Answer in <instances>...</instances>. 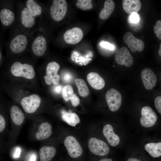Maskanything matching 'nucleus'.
<instances>
[{"mask_svg": "<svg viewBox=\"0 0 161 161\" xmlns=\"http://www.w3.org/2000/svg\"><path fill=\"white\" fill-rule=\"evenodd\" d=\"M47 48V43L45 38L42 36L37 37L32 46V50L37 56H41L45 53Z\"/></svg>", "mask_w": 161, "mask_h": 161, "instance_id": "obj_14", "label": "nucleus"}, {"mask_svg": "<svg viewBox=\"0 0 161 161\" xmlns=\"http://www.w3.org/2000/svg\"><path fill=\"white\" fill-rule=\"evenodd\" d=\"M145 150L152 157H158L161 155V143H149L145 146Z\"/></svg>", "mask_w": 161, "mask_h": 161, "instance_id": "obj_24", "label": "nucleus"}, {"mask_svg": "<svg viewBox=\"0 0 161 161\" xmlns=\"http://www.w3.org/2000/svg\"><path fill=\"white\" fill-rule=\"evenodd\" d=\"M115 60L118 64L124 65L127 67L131 66L134 63L133 58L128 49L126 47H122L117 51Z\"/></svg>", "mask_w": 161, "mask_h": 161, "instance_id": "obj_10", "label": "nucleus"}, {"mask_svg": "<svg viewBox=\"0 0 161 161\" xmlns=\"http://www.w3.org/2000/svg\"><path fill=\"white\" fill-rule=\"evenodd\" d=\"M154 33L156 34L157 37L159 39H161V21L158 20L154 27Z\"/></svg>", "mask_w": 161, "mask_h": 161, "instance_id": "obj_30", "label": "nucleus"}, {"mask_svg": "<svg viewBox=\"0 0 161 161\" xmlns=\"http://www.w3.org/2000/svg\"><path fill=\"white\" fill-rule=\"evenodd\" d=\"M158 54L160 56H161V43H160V47H159V49L158 50Z\"/></svg>", "mask_w": 161, "mask_h": 161, "instance_id": "obj_41", "label": "nucleus"}, {"mask_svg": "<svg viewBox=\"0 0 161 161\" xmlns=\"http://www.w3.org/2000/svg\"><path fill=\"white\" fill-rule=\"evenodd\" d=\"M115 4L112 0H106L104 3V7L100 12L99 16L102 20H106L111 16L114 9Z\"/></svg>", "mask_w": 161, "mask_h": 161, "instance_id": "obj_21", "label": "nucleus"}, {"mask_svg": "<svg viewBox=\"0 0 161 161\" xmlns=\"http://www.w3.org/2000/svg\"><path fill=\"white\" fill-rule=\"evenodd\" d=\"M67 5L65 0H54L50 10V13L52 18L59 21L63 19L66 14Z\"/></svg>", "mask_w": 161, "mask_h": 161, "instance_id": "obj_2", "label": "nucleus"}, {"mask_svg": "<svg viewBox=\"0 0 161 161\" xmlns=\"http://www.w3.org/2000/svg\"><path fill=\"white\" fill-rule=\"evenodd\" d=\"M61 117L63 120L72 126H75L80 122L79 117L74 113H68L63 111Z\"/></svg>", "mask_w": 161, "mask_h": 161, "instance_id": "obj_25", "label": "nucleus"}, {"mask_svg": "<svg viewBox=\"0 0 161 161\" xmlns=\"http://www.w3.org/2000/svg\"><path fill=\"white\" fill-rule=\"evenodd\" d=\"M71 103L74 106H78L80 102V100L76 94H74L70 100Z\"/></svg>", "mask_w": 161, "mask_h": 161, "instance_id": "obj_32", "label": "nucleus"}, {"mask_svg": "<svg viewBox=\"0 0 161 161\" xmlns=\"http://www.w3.org/2000/svg\"><path fill=\"white\" fill-rule=\"evenodd\" d=\"M75 82L78 88V93L80 96L85 97L89 95V90L83 80L77 78L75 80Z\"/></svg>", "mask_w": 161, "mask_h": 161, "instance_id": "obj_27", "label": "nucleus"}, {"mask_svg": "<svg viewBox=\"0 0 161 161\" xmlns=\"http://www.w3.org/2000/svg\"><path fill=\"white\" fill-rule=\"evenodd\" d=\"M64 144L71 157L77 158L82 154V148L79 142L73 136H69L66 137Z\"/></svg>", "mask_w": 161, "mask_h": 161, "instance_id": "obj_5", "label": "nucleus"}, {"mask_svg": "<svg viewBox=\"0 0 161 161\" xmlns=\"http://www.w3.org/2000/svg\"><path fill=\"white\" fill-rule=\"evenodd\" d=\"M127 161H140V160L135 158H131L128 159Z\"/></svg>", "mask_w": 161, "mask_h": 161, "instance_id": "obj_39", "label": "nucleus"}, {"mask_svg": "<svg viewBox=\"0 0 161 161\" xmlns=\"http://www.w3.org/2000/svg\"><path fill=\"white\" fill-rule=\"evenodd\" d=\"M105 98L111 111L114 112L119 109L121 104L122 96L118 90L113 88L108 90L106 94Z\"/></svg>", "mask_w": 161, "mask_h": 161, "instance_id": "obj_7", "label": "nucleus"}, {"mask_svg": "<svg viewBox=\"0 0 161 161\" xmlns=\"http://www.w3.org/2000/svg\"><path fill=\"white\" fill-rule=\"evenodd\" d=\"M10 115L12 120L16 125H21L24 120L25 116L23 112L16 105H13L11 108Z\"/></svg>", "mask_w": 161, "mask_h": 161, "instance_id": "obj_19", "label": "nucleus"}, {"mask_svg": "<svg viewBox=\"0 0 161 161\" xmlns=\"http://www.w3.org/2000/svg\"><path fill=\"white\" fill-rule=\"evenodd\" d=\"M52 127L51 124L47 122L42 123L38 127V131L35 135L36 139L41 140L47 138L52 134Z\"/></svg>", "mask_w": 161, "mask_h": 161, "instance_id": "obj_18", "label": "nucleus"}, {"mask_svg": "<svg viewBox=\"0 0 161 161\" xmlns=\"http://www.w3.org/2000/svg\"><path fill=\"white\" fill-rule=\"evenodd\" d=\"M87 79L89 84L95 89H101L105 86L104 79L96 72L89 73L87 75Z\"/></svg>", "mask_w": 161, "mask_h": 161, "instance_id": "obj_15", "label": "nucleus"}, {"mask_svg": "<svg viewBox=\"0 0 161 161\" xmlns=\"http://www.w3.org/2000/svg\"><path fill=\"white\" fill-rule=\"evenodd\" d=\"M74 94L73 89L70 85H66L64 86L62 91V96L65 101H67L70 100Z\"/></svg>", "mask_w": 161, "mask_h": 161, "instance_id": "obj_28", "label": "nucleus"}, {"mask_svg": "<svg viewBox=\"0 0 161 161\" xmlns=\"http://www.w3.org/2000/svg\"><path fill=\"white\" fill-rule=\"evenodd\" d=\"M21 20L22 24L27 28L31 27L35 24L34 17L31 15L26 7L21 12Z\"/></svg>", "mask_w": 161, "mask_h": 161, "instance_id": "obj_22", "label": "nucleus"}, {"mask_svg": "<svg viewBox=\"0 0 161 161\" xmlns=\"http://www.w3.org/2000/svg\"><path fill=\"white\" fill-rule=\"evenodd\" d=\"M26 5L29 11L34 17L41 15L42 8L36 2L33 0H28Z\"/></svg>", "mask_w": 161, "mask_h": 161, "instance_id": "obj_26", "label": "nucleus"}, {"mask_svg": "<svg viewBox=\"0 0 161 161\" xmlns=\"http://www.w3.org/2000/svg\"><path fill=\"white\" fill-rule=\"evenodd\" d=\"M1 53L0 52V59H1Z\"/></svg>", "mask_w": 161, "mask_h": 161, "instance_id": "obj_42", "label": "nucleus"}, {"mask_svg": "<svg viewBox=\"0 0 161 161\" xmlns=\"http://www.w3.org/2000/svg\"><path fill=\"white\" fill-rule=\"evenodd\" d=\"M123 40L130 50L133 52H135L137 51L141 52L144 48L145 44L143 42L135 38L130 32H127L125 33L123 37Z\"/></svg>", "mask_w": 161, "mask_h": 161, "instance_id": "obj_9", "label": "nucleus"}, {"mask_svg": "<svg viewBox=\"0 0 161 161\" xmlns=\"http://www.w3.org/2000/svg\"><path fill=\"white\" fill-rule=\"evenodd\" d=\"M15 18L14 13L10 10L4 8L0 12V19L2 23L5 26H9L13 22Z\"/></svg>", "mask_w": 161, "mask_h": 161, "instance_id": "obj_23", "label": "nucleus"}, {"mask_svg": "<svg viewBox=\"0 0 161 161\" xmlns=\"http://www.w3.org/2000/svg\"><path fill=\"white\" fill-rule=\"evenodd\" d=\"M56 153V149L53 146L42 147L39 152L41 161H50L54 157Z\"/></svg>", "mask_w": 161, "mask_h": 161, "instance_id": "obj_20", "label": "nucleus"}, {"mask_svg": "<svg viewBox=\"0 0 161 161\" xmlns=\"http://www.w3.org/2000/svg\"><path fill=\"white\" fill-rule=\"evenodd\" d=\"M71 78V76L69 73H66L64 77V79L66 82H69Z\"/></svg>", "mask_w": 161, "mask_h": 161, "instance_id": "obj_36", "label": "nucleus"}, {"mask_svg": "<svg viewBox=\"0 0 161 161\" xmlns=\"http://www.w3.org/2000/svg\"><path fill=\"white\" fill-rule=\"evenodd\" d=\"M99 161H112V160L111 159L107 158H104L102 159Z\"/></svg>", "mask_w": 161, "mask_h": 161, "instance_id": "obj_40", "label": "nucleus"}, {"mask_svg": "<svg viewBox=\"0 0 161 161\" xmlns=\"http://www.w3.org/2000/svg\"><path fill=\"white\" fill-rule=\"evenodd\" d=\"M83 36L81 29L78 27H75L67 30L64 35V41L70 44H76L80 42Z\"/></svg>", "mask_w": 161, "mask_h": 161, "instance_id": "obj_11", "label": "nucleus"}, {"mask_svg": "<svg viewBox=\"0 0 161 161\" xmlns=\"http://www.w3.org/2000/svg\"><path fill=\"white\" fill-rule=\"evenodd\" d=\"M27 44V37L24 35L20 34L15 37L11 41L10 47L15 53H19L26 49Z\"/></svg>", "mask_w": 161, "mask_h": 161, "instance_id": "obj_12", "label": "nucleus"}, {"mask_svg": "<svg viewBox=\"0 0 161 161\" xmlns=\"http://www.w3.org/2000/svg\"><path fill=\"white\" fill-rule=\"evenodd\" d=\"M20 154V150L18 148L16 151V152L14 155L15 157L17 158L19 157Z\"/></svg>", "mask_w": 161, "mask_h": 161, "instance_id": "obj_37", "label": "nucleus"}, {"mask_svg": "<svg viewBox=\"0 0 161 161\" xmlns=\"http://www.w3.org/2000/svg\"><path fill=\"white\" fill-rule=\"evenodd\" d=\"M76 5L77 7L84 10L91 9L93 7L91 0H78Z\"/></svg>", "mask_w": 161, "mask_h": 161, "instance_id": "obj_29", "label": "nucleus"}, {"mask_svg": "<svg viewBox=\"0 0 161 161\" xmlns=\"http://www.w3.org/2000/svg\"><path fill=\"white\" fill-rule=\"evenodd\" d=\"M36 157L35 155H32L29 159V161H35Z\"/></svg>", "mask_w": 161, "mask_h": 161, "instance_id": "obj_38", "label": "nucleus"}, {"mask_svg": "<svg viewBox=\"0 0 161 161\" xmlns=\"http://www.w3.org/2000/svg\"><path fill=\"white\" fill-rule=\"evenodd\" d=\"M41 101L39 95L33 94L23 98L21 101V104L26 112L31 114L35 112L39 107Z\"/></svg>", "mask_w": 161, "mask_h": 161, "instance_id": "obj_6", "label": "nucleus"}, {"mask_svg": "<svg viewBox=\"0 0 161 161\" xmlns=\"http://www.w3.org/2000/svg\"><path fill=\"white\" fill-rule=\"evenodd\" d=\"M141 114L140 123L142 126L145 127L153 126L157 119V116L155 113L148 106H145L142 108Z\"/></svg>", "mask_w": 161, "mask_h": 161, "instance_id": "obj_8", "label": "nucleus"}, {"mask_svg": "<svg viewBox=\"0 0 161 161\" xmlns=\"http://www.w3.org/2000/svg\"><path fill=\"white\" fill-rule=\"evenodd\" d=\"M154 106L158 112L161 114V97L159 96L157 97L154 101Z\"/></svg>", "mask_w": 161, "mask_h": 161, "instance_id": "obj_31", "label": "nucleus"}, {"mask_svg": "<svg viewBox=\"0 0 161 161\" xmlns=\"http://www.w3.org/2000/svg\"><path fill=\"white\" fill-rule=\"evenodd\" d=\"M141 76L143 85L147 89L151 90L155 86L157 78L152 70L148 68L144 69Z\"/></svg>", "mask_w": 161, "mask_h": 161, "instance_id": "obj_13", "label": "nucleus"}, {"mask_svg": "<svg viewBox=\"0 0 161 161\" xmlns=\"http://www.w3.org/2000/svg\"><path fill=\"white\" fill-rule=\"evenodd\" d=\"M122 5L124 11L130 14L138 13L142 6L141 2L139 0H123Z\"/></svg>", "mask_w": 161, "mask_h": 161, "instance_id": "obj_17", "label": "nucleus"}, {"mask_svg": "<svg viewBox=\"0 0 161 161\" xmlns=\"http://www.w3.org/2000/svg\"><path fill=\"white\" fill-rule=\"evenodd\" d=\"M129 19L132 23H137L138 22L139 18L137 14L136 13H134L131 14Z\"/></svg>", "mask_w": 161, "mask_h": 161, "instance_id": "obj_35", "label": "nucleus"}, {"mask_svg": "<svg viewBox=\"0 0 161 161\" xmlns=\"http://www.w3.org/2000/svg\"><path fill=\"white\" fill-rule=\"evenodd\" d=\"M103 132L110 145L114 147L118 144L120 138L114 132L113 128L111 125L107 124L105 125L103 128Z\"/></svg>", "mask_w": 161, "mask_h": 161, "instance_id": "obj_16", "label": "nucleus"}, {"mask_svg": "<svg viewBox=\"0 0 161 161\" xmlns=\"http://www.w3.org/2000/svg\"><path fill=\"white\" fill-rule=\"evenodd\" d=\"M6 122L4 117L0 114V132H2L5 128Z\"/></svg>", "mask_w": 161, "mask_h": 161, "instance_id": "obj_34", "label": "nucleus"}, {"mask_svg": "<svg viewBox=\"0 0 161 161\" xmlns=\"http://www.w3.org/2000/svg\"><path fill=\"white\" fill-rule=\"evenodd\" d=\"M88 146L90 151L97 155L105 156L109 153L110 151L109 147L106 143L95 138H90Z\"/></svg>", "mask_w": 161, "mask_h": 161, "instance_id": "obj_4", "label": "nucleus"}, {"mask_svg": "<svg viewBox=\"0 0 161 161\" xmlns=\"http://www.w3.org/2000/svg\"><path fill=\"white\" fill-rule=\"evenodd\" d=\"M100 45L103 47L110 50L114 49V46L109 42L106 41H102L100 43Z\"/></svg>", "mask_w": 161, "mask_h": 161, "instance_id": "obj_33", "label": "nucleus"}, {"mask_svg": "<svg viewBox=\"0 0 161 161\" xmlns=\"http://www.w3.org/2000/svg\"><path fill=\"white\" fill-rule=\"evenodd\" d=\"M59 69V65L56 62H51L48 64L46 69V75L44 77L47 84L50 85L52 83L56 85L59 83L60 78L58 72Z\"/></svg>", "mask_w": 161, "mask_h": 161, "instance_id": "obj_3", "label": "nucleus"}, {"mask_svg": "<svg viewBox=\"0 0 161 161\" xmlns=\"http://www.w3.org/2000/svg\"><path fill=\"white\" fill-rule=\"evenodd\" d=\"M11 72L15 76L22 77L29 79L33 78L35 74L32 66L26 63L22 64L18 61L12 64L11 67Z\"/></svg>", "mask_w": 161, "mask_h": 161, "instance_id": "obj_1", "label": "nucleus"}]
</instances>
